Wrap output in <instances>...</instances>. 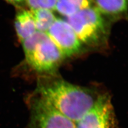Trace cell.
<instances>
[{"instance_id": "obj_1", "label": "cell", "mask_w": 128, "mask_h": 128, "mask_svg": "<svg viewBox=\"0 0 128 128\" xmlns=\"http://www.w3.org/2000/svg\"><path fill=\"white\" fill-rule=\"evenodd\" d=\"M48 76L49 78L40 81L36 94L74 123L93 107L99 96L88 88Z\"/></svg>"}, {"instance_id": "obj_2", "label": "cell", "mask_w": 128, "mask_h": 128, "mask_svg": "<svg viewBox=\"0 0 128 128\" xmlns=\"http://www.w3.org/2000/svg\"><path fill=\"white\" fill-rule=\"evenodd\" d=\"M26 64L36 73L52 75L65 57L46 33L36 31L21 42Z\"/></svg>"}, {"instance_id": "obj_3", "label": "cell", "mask_w": 128, "mask_h": 128, "mask_svg": "<svg viewBox=\"0 0 128 128\" xmlns=\"http://www.w3.org/2000/svg\"><path fill=\"white\" fill-rule=\"evenodd\" d=\"M82 44L97 48L106 44L109 26L106 18L92 6L66 18Z\"/></svg>"}, {"instance_id": "obj_4", "label": "cell", "mask_w": 128, "mask_h": 128, "mask_svg": "<svg viewBox=\"0 0 128 128\" xmlns=\"http://www.w3.org/2000/svg\"><path fill=\"white\" fill-rule=\"evenodd\" d=\"M29 128H75V123L36 94L30 103Z\"/></svg>"}, {"instance_id": "obj_5", "label": "cell", "mask_w": 128, "mask_h": 128, "mask_svg": "<svg viewBox=\"0 0 128 128\" xmlns=\"http://www.w3.org/2000/svg\"><path fill=\"white\" fill-rule=\"evenodd\" d=\"M75 125V128H118L109 96L99 95L93 107Z\"/></svg>"}, {"instance_id": "obj_6", "label": "cell", "mask_w": 128, "mask_h": 128, "mask_svg": "<svg viewBox=\"0 0 128 128\" xmlns=\"http://www.w3.org/2000/svg\"><path fill=\"white\" fill-rule=\"evenodd\" d=\"M46 33L57 46L65 58L78 54L82 51V43L66 20L56 18Z\"/></svg>"}, {"instance_id": "obj_7", "label": "cell", "mask_w": 128, "mask_h": 128, "mask_svg": "<svg viewBox=\"0 0 128 128\" xmlns=\"http://www.w3.org/2000/svg\"><path fill=\"white\" fill-rule=\"evenodd\" d=\"M94 6L105 18L115 20L127 16L128 0H92Z\"/></svg>"}, {"instance_id": "obj_8", "label": "cell", "mask_w": 128, "mask_h": 128, "mask_svg": "<svg viewBox=\"0 0 128 128\" xmlns=\"http://www.w3.org/2000/svg\"><path fill=\"white\" fill-rule=\"evenodd\" d=\"M14 27L20 42L33 34L36 29L31 11L22 10L19 11L16 17Z\"/></svg>"}, {"instance_id": "obj_9", "label": "cell", "mask_w": 128, "mask_h": 128, "mask_svg": "<svg viewBox=\"0 0 128 128\" xmlns=\"http://www.w3.org/2000/svg\"><path fill=\"white\" fill-rule=\"evenodd\" d=\"M92 6V0H58L55 10L61 15L68 17Z\"/></svg>"}, {"instance_id": "obj_10", "label": "cell", "mask_w": 128, "mask_h": 128, "mask_svg": "<svg viewBox=\"0 0 128 128\" xmlns=\"http://www.w3.org/2000/svg\"><path fill=\"white\" fill-rule=\"evenodd\" d=\"M30 11L33 16L36 30L46 33L56 19L52 11L46 9Z\"/></svg>"}, {"instance_id": "obj_11", "label": "cell", "mask_w": 128, "mask_h": 128, "mask_svg": "<svg viewBox=\"0 0 128 128\" xmlns=\"http://www.w3.org/2000/svg\"><path fill=\"white\" fill-rule=\"evenodd\" d=\"M58 0H25L30 10L46 9L55 10Z\"/></svg>"}, {"instance_id": "obj_12", "label": "cell", "mask_w": 128, "mask_h": 128, "mask_svg": "<svg viewBox=\"0 0 128 128\" xmlns=\"http://www.w3.org/2000/svg\"><path fill=\"white\" fill-rule=\"evenodd\" d=\"M6 1L17 6H21L24 2H25V0H6Z\"/></svg>"}]
</instances>
